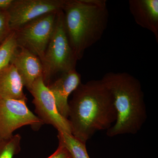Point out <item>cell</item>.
Segmentation results:
<instances>
[{"label":"cell","instance_id":"9","mask_svg":"<svg viewBox=\"0 0 158 158\" xmlns=\"http://www.w3.org/2000/svg\"><path fill=\"white\" fill-rule=\"evenodd\" d=\"M10 63L17 70L24 86L30 91L34 81L43 75L42 62L37 56L28 50L18 46Z\"/></svg>","mask_w":158,"mask_h":158},{"label":"cell","instance_id":"15","mask_svg":"<svg viewBox=\"0 0 158 158\" xmlns=\"http://www.w3.org/2000/svg\"><path fill=\"white\" fill-rule=\"evenodd\" d=\"M21 136L19 134L0 140V158H13L21 150Z\"/></svg>","mask_w":158,"mask_h":158},{"label":"cell","instance_id":"17","mask_svg":"<svg viewBox=\"0 0 158 158\" xmlns=\"http://www.w3.org/2000/svg\"><path fill=\"white\" fill-rule=\"evenodd\" d=\"M48 158H71V157L67 149L59 144L56 151Z\"/></svg>","mask_w":158,"mask_h":158},{"label":"cell","instance_id":"1","mask_svg":"<svg viewBox=\"0 0 158 158\" xmlns=\"http://www.w3.org/2000/svg\"><path fill=\"white\" fill-rule=\"evenodd\" d=\"M69 102L72 135L86 144L96 132L108 130L116 121L114 98L102 80L81 83Z\"/></svg>","mask_w":158,"mask_h":158},{"label":"cell","instance_id":"7","mask_svg":"<svg viewBox=\"0 0 158 158\" xmlns=\"http://www.w3.org/2000/svg\"><path fill=\"white\" fill-rule=\"evenodd\" d=\"M30 93L33 96V103L37 117L44 124L51 125L58 132L72 135L71 127L68 119L62 116L57 109L55 98L44 84L42 77L34 81Z\"/></svg>","mask_w":158,"mask_h":158},{"label":"cell","instance_id":"4","mask_svg":"<svg viewBox=\"0 0 158 158\" xmlns=\"http://www.w3.org/2000/svg\"><path fill=\"white\" fill-rule=\"evenodd\" d=\"M77 59L72 49L65 32L64 14L61 10L57 14L56 24L46 50L43 80L47 86L57 74L75 69Z\"/></svg>","mask_w":158,"mask_h":158},{"label":"cell","instance_id":"12","mask_svg":"<svg viewBox=\"0 0 158 158\" xmlns=\"http://www.w3.org/2000/svg\"><path fill=\"white\" fill-rule=\"evenodd\" d=\"M21 78L10 63L0 71V99L27 100Z\"/></svg>","mask_w":158,"mask_h":158},{"label":"cell","instance_id":"18","mask_svg":"<svg viewBox=\"0 0 158 158\" xmlns=\"http://www.w3.org/2000/svg\"><path fill=\"white\" fill-rule=\"evenodd\" d=\"M13 0H0V9H7Z\"/></svg>","mask_w":158,"mask_h":158},{"label":"cell","instance_id":"13","mask_svg":"<svg viewBox=\"0 0 158 158\" xmlns=\"http://www.w3.org/2000/svg\"><path fill=\"white\" fill-rule=\"evenodd\" d=\"M59 144L67 149L71 158H90L86 144L75 138L72 135L58 132Z\"/></svg>","mask_w":158,"mask_h":158},{"label":"cell","instance_id":"6","mask_svg":"<svg viewBox=\"0 0 158 158\" xmlns=\"http://www.w3.org/2000/svg\"><path fill=\"white\" fill-rule=\"evenodd\" d=\"M27 101L0 99V140L11 138L15 130L31 126L37 131L44 124L29 110Z\"/></svg>","mask_w":158,"mask_h":158},{"label":"cell","instance_id":"11","mask_svg":"<svg viewBox=\"0 0 158 158\" xmlns=\"http://www.w3.org/2000/svg\"><path fill=\"white\" fill-rule=\"evenodd\" d=\"M128 3L136 23L152 32L158 43V0H129Z\"/></svg>","mask_w":158,"mask_h":158},{"label":"cell","instance_id":"8","mask_svg":"<svg viewBox=\"0 0 158 158\" xmlns=\"http://www.w3.org/2000/svg\"><path fill=\"white\" fill-rule=\"evenodd\" d=\"M66 0H13L7 9L12 31L44 15L62 10Z\"/></svg>","mask_w":158,"mask_h":158},{"label":"cell","instance_id":"14","mask_svg":"<svg viewBox=\"0 0 158 158\" xmlns=\"http://www.w3.org/2000/svg\"><path fill=\"white\" fill-rule=\"evenodd\" d=\"M18 45L15 34L12 31L9 37L0 46V71L10 64Z\"/></svg>","mask_w":158,"mask_h":158},{"label":"cell","instance_id":"2","mask_svg":"<svg viewBox=\"0 0 158 158\" xmlns=\"http://www.w3.org/2000/svg\"><path fill=\"white\" fill-rule=\"evenodd\" d=\"M106 0H66L62 9L65 32L77 60L101 39L107 27Z\"/></svg>","mask_w":158,"mask_h":158},{"label":"cell","instance_id":"3","mask_svg":"<svg viewBox=\"0 0 158 158\" xmlns=\"http://www.w3.org/2000/svg\"><path fill=\"white\" fill-rule=\"evenodd\" d=\"M102 80L113 94L117 114L116 121L107 130V135L137 134L147 118L140 81L126 72H112L106 73Z\"/></svg>","mask_w":158,"mask_h":158},{"label":"cell","instance_id":"5","mask_svg":"<svg viewBox=\"0 0 158 158\" xmlns=\"http://www.w3.org/2000/svg\"><path fill=\"white\" fill-rule=\"evenodd\" d=\"M59 11L44 15L14 30L17 45L33 53L42 63Z\"/></svg>","mask_w":158,"mask_h":158},{"label":"cell","instance_id":"10","mask_svg":"<svg viewBox=\"0 0 158 158\" xmlns=\"http://www.w3.org/2000/svg\"><path fill=\"white\" fill-rule=\"evenodd\" d=\"M81 83V74L75 69L61 74L47 86L55 98L59 113L67 119L69 113V97Z\"/></svg>","mask_w":158,"mask_h":158},{"label":"cell","instance_id":"16","mask_svg":"<svg viewBox=\"0 0 158 158\" xmlns=\"http://www.w3.org/2000/svg\"><path fill=\"white\" fill-rule=\"evenodd\" d=\"M7 9H0V46L12 32Z\"/></svg>","mask_w":158,"mask_h":158}]
</instances>
